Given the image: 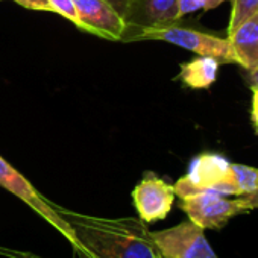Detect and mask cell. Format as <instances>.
I'll use <instances>...</instances> for the list:
<instances>
[{"instance_id":"obj_1","label":"cell","mask_w":258,"mask_h":258,"mask_svg":"<svg viewBox=\"0 0 258 258\" xmlns=\"http://www.w3.org/2000/svg\"><path fill=\"white\" fill-rule=\"evenodd\" d=\"M73 231L76 258H163L148 223L140 217H97L53 204Z\"/></svg>"},{"instance_id":"obj_2","label":"cell","mask_w":258,"mask_h":258,"mask_svg":"<svg viewBox=\"0 0 258 258\" xmlns=\"http://www.w3.org/2000/svg\"><path fill=\"white\" fill-rule=\"evenodd\" d=\"M127 40H158L175 44L185 50L196 53L198 56H211L220 64H238L234 55L232 46L228 38H220L201 31L181 28L176 25L164 28H145L127 29L123 41Z\"/></svg>"},{"instance_id":"obj_3","label":"cell","mask_w":258,"mask_h":258,"mask_svg":"<svg viewBox=\"0 0 258 258\" xmlns=\"http://www.w3.org/2000/svg\"><path fill=\"white\" fill-rule=\"evenodd\" d=\"M173 188L179 199L199 193L237 196L231 178V163L217 154L198 155L190 163L187 175L179 178Z\"/></svg>"},{"instance_id":"obj_4","label":"cell","mask_w":258,"mask_h":258,"mask_svg":"<svg viewBox=\"0 0 258 258\" xmlns=\"http://www.w3.org/2000/svg\"><path fill=\"white\" fill-rule=\"evenodd\" d=\"M152 238L163 258H217L204 229L190 219L167 229L152 231Z\"/></svg>"},{"instance_id":"obj_5","label":"cell","mask_w":258,"mask_h":258,"mask_svg":"<svg viewBox=\"0 0 258 258\" xmlns=\"http://www.w3.org/2000/svg\"><path fill=\"white\" fill-rule=\"evenodd\" d=\"M0 187L8 190L26 205H29L47 223H50V226L61 232L70 241V244L73 243V231L70 229L67 222L55 211L53 202L47 201L41 193H38V190H35V187L2 157H0Z\"/></svg>"},{"instance_id":"obj_6","label":"cell","mask_w":258,"mask_h":258,"mask_svg":"<svg viewBox=\"0 0 258 258\" xmlns=\"http://www.w3.org/2000/svg\"><path fill=\"white\" fill-rule=\"evenodd\" d=\"M179 208L204 231L220 229L229 219L247 211L238 199H228L217 193H199L181 199Z\"/></svg>"},{"instance_id":"obj_7","label":"cell","mask_w":258,"mask_h":258,"mask_svg":"<svg viewBox=\"0 0 258 258\" xmlns=\"http://www.w3.org/2000/svg\"><path fill=\"white\" fill-rule=\"evenodd\" d=\"M175 188L152 172H146L143 179L133 190V202L146 223L163 220L169 216L175 202Z\"/></svg>"},{"instance_id":"obj_8","label":"cell","mask_w":258,"mask_h":258,"mask_svg":"<svg viewBox=\"0 0 258 258\" xmlns=\"http://www.w3.org/2000/svg\"><path fill=\"white\" fill-rule=\"evenodd\" d=\"M82 29L103 40H123L127 25L106 0H75Z\"/></svg>"},{"instance_id":"obj_9","label":"cell","mask_w":258,"mask_h":258,"mask_svg":"<svg viewBox=\"0 0 258 258\" xmlns=\"http://www.w3.org/2000/svg\"><path fill=\"white\" fill-rule=\"evenodd\" d=\"M123 19L127 29L170 26L181 19L179 0H131Z\"/></svg>"},{"instance_id":"obj_10","label":"cell","mask_w":258,"mask_h":258,"mask_svg":"<svg viewBox=\"0 0 258 258\" xmlns=\"http://www.w3.org/2000/svg\"><path fill=\"white\" fill-rule=\"evenodd\" d=\"M232 46L237 62L252 72L258 67V11L246 19L226 37Z\"/></svg>"},{"instance_id":"obj_11","label":"cell","mask_w":258,"mask_h":258,"mask_svg":"<svg viewBox=\"0 0 258 258\" xmlns=\"http://www.w3.org/2000/svg\"><path fill=\"white\" fill-rule=\"evenodd\" d=\"M220 62L211 56H198L181 66L179 79L190 88H208L217 78Z\"/></svg>"},{"instance_id":"obj_12","label":"cell","mask_w":258,"mask_h":258,"mask_svg":"<svg viewBox=\"0 0 258 258\" xmlns=\"http://www.w3.org/2000/svg\"><path fill=\"white\" fill-rule=\"evenodd\" d=\"M231 178L237 196L252 193L258 188V169L255 167L231 164Z\"/></svg>"},{"instance_id":"obj_13","label":"cell","mask_w":258,"mask_h":258,"mask_svg":"<svg viewBox=\"0 0 258 258\" xmlns=\"http://www.w3.org/2000/svg\"><path fill=\"white\" fill-rule=\"evenodd\" d=\"M232 14L228 26V34H231L237 26H240L246 19L252 17L258 11V0H232Z\"/></svg>"},{"instance_id":"obj_14","label":"cell","mask_w":258,"mask_h":258,"mask_svg":"<svg viewBox=\"0 0 258 258\" xmlns=\"http://www.w3.org/2000/svg\"><path fill=\"white\" fill-rule=\"evenodd\" d=\"M50 8L53 14H59L69 22H72L78 29H82L81 19L78 14V8L75 5V0H49Z\"/></svg>"},{"instance_id":"obj_15","label":"cell","mask_w":258,"mask_h":258,"mask_svg":"<svg viewBox=\"0 0 258 258\" xmlns=\"http://www.w3.org/2000/svg\"><path fill=\"white\" fill-rule=\"evenodd\" d=\"M226 0H179V14L181 17L196 13V11H208L213 8H217ZM232 2V0H231Z\"/></svg>"},{"instance_id":"obj_16","label":"cell","mask_w":258,"mask_h":258,"mask_svg":"<svg viewBox=\"0 0 258 258\" xmlns=\"http://www.w3.org/2000/svg\"><path fill=\"white\" fill-rule=\"evenodd\" d=\"M14 2L23 8L28 10H34V11H46V13H52L49 0H14Z\"/></svg>"},{"instance_id":"obj_17","label":"cell","mask_w":258,"mask_h":258,"mask_svg":"<svg viewBox=\"0 0 258 258\" xmlns=\"http://www.w3.org/2000/svg\"><path fill=\"white\" fill-rule=\"evenodd\" d=\"M0 256H7V258H44V256L32 253L29 250H17V249H10L5 246H0Z\"/></svg>"},{"instance_id":"obj_18","label":"cell","mask_w":258,"mask_h":258,"mask_svg":"<svg viewBox=\"0 0 258 258\" xmlns=\"http://www.w3.org/2000/svg\"><path fill=\"white\" fill-rule=\"evenodd\" d=\"M240 201V204L249 211V210H253V208H258V188L252 193H247V195H241L237 198Z\"/></svg>"},{"instance_id":"obj_19","label":"cell","mask_w":258,"mask_h":258,"mask_svg":"<svg viewBox=\"0 0 258 258\" xmlns=\"http://www.w3.org/2000/svg\"><path fill=\"white\" fill-rule=\"evenodd\" d=\"M106 2L121 16V17H124V14H126V10H127V5H129V2L131 0H106Z\"/></svg>"},{"instance_id":"obj_20","label":"cell","mask_w":258,"mask_h":258,"mask_svg":"<svg viewBox=\"0 0 258 258\" xmlns=\"http://www.w3.org/2000/svg\"><path fill=\"white\" fill-rule=\"evenodd\" d=\"M252 93H253V102H252V118L253 123L258 129V87L253 85L252 87Z\"/></svg>"},{"instance_id":"obj_21","label":"cell","mask_w":258,"mask_h":258,"mask_svg":"<svg viewBox=\"0 0 258 258\" xmlns=\"http://www.w3.org/2000/svg\"><path fill=\"white\" fill-rule=\"evenodd\" d=\"M249 73H250V81H252V85H256V87H258V67H256L255 70L249 72Z\"/></svg>"},{"instance_id":"obj_22","label":"cell","mask_w":258,"mask_h":258,"mask_svg":"<svg viewBox=\"0 0 258 258\" xmlns=\"http://www.w3.org/2000/svg\"><path fill=\"white\" fill-rule=\"evenodd\" d=\"M0 2H2V0H0Z\"/></svg>"}]
</instances>
